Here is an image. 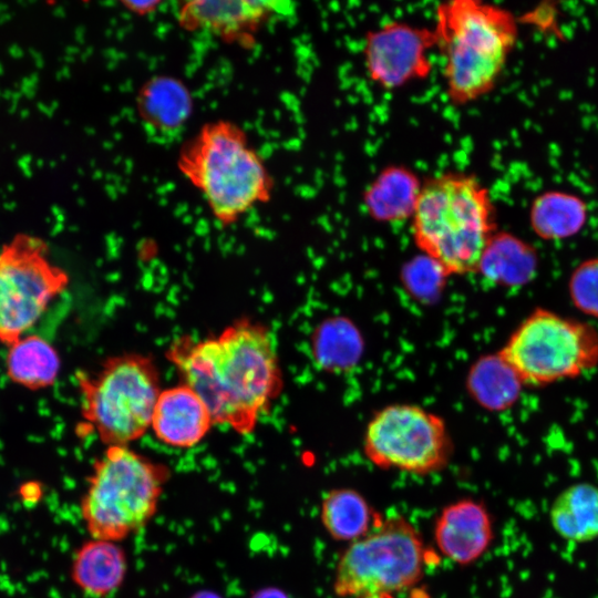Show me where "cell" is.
I'll list each match as a JSON object with an SVG mask.
<instances>
[{"instance_id": "cell-24", "label": "cell", "mask_w": 598, "mask_h": 598, "mask_svg": "<svg viewBox=\"0 0 598 598\" xmlns=\"http://www.w3.org/2000/svg\"><path fill=\"white\" fill-rule=\"evenodd\" d=\"M569 293L576 308L598 318V258L582 261L573 271Z\"/></svg>"}, {"instance_id": "cell-9", "label": "cell", "mask_w": 598, "mask_h": 598, "mask_svg": "<svg viewBox=\"0 0 598 598\" xmlns=\"http://www.w3.org/2000/svg\"><path fill=\"white\" fill-rule=\"evenodd\" d=\"M69 282L42 238L14 235L0 249V342L10 347L21 339Z\"/></svg>"}, {"instance_id": "cell-18", "label": "cell", "mask_w": 598, "mask_h": 598, "mask_svg": "<svg viewBox=\"0 0 598 598\" xmlns=\"http://www.w3.org/2000/svg\"><path fill=\"white\" fill-rule=\"evenodd\" d=\"M554 532L571 543H589L598 538V486L579 482L564 488L549 508Z\"/></svg>"}, {"instance_id": "cell-8", "label": "cell", "mask_w": 598, "mask_h": 598, "mask_svg": "<svg viewBox=\"0 0 598 598\" xmlns=\"http://www.w3.org/2000/svg\"><path fill=\"white\" fill-rule=\"evenodd\" d=\"M498 354L524 385H547L598 364V331L586 322L536 309Z\"/></svg>"}, {"instance_id": "cell-16", "label": "cell", "mask_w": 598, "mask_h": 598, "mask_svg": "<svg viewBox=\"0 0 598 598\" xmlns=\"http://www.w3.org/2000/svg\"><path fill=\"white\" fill-rule=\"evenodd\" d=\"M423 182L408 167H384L367 186L363 204L377 221L396 223L411 218Z\"/></svg>"}, {"instance_id": "cell-3", "label": "cell", "mask_w": 598, "mask_h": 598, "mask_svg": "<svg viewBox=\"0 0 598 598\" xmlns=\"http://www.w3.org/2000/svg\"><path fill=\"white\" fill-rule=\"evenodd\" d=\"M433 30L446 95L455 106L494 90L518 38L516 18L508 9L480 0L440 3Z\"/></svg>"}, {"instance_id": "cell-13", "label": "cell", "mask_w": 598, "mask_h": 598, "mask_svg": "<svg viewBox=\"0 0 598 598\" xmlns=\"http://www.w3.org/2000/svg\"><path fill=\"white\" fill-rule=\"evenodd\" d=\"M433 537L441 555L460 566H467L489 549L494 523L482 501L461 498L441 509L434 522Z\"/></svg>"}, {"instance_id": "cell-19", "label": "cell", "mask_w": 598, "mask_h": 598, "mask_svg": "<svg viewBox=\"0 0 598 598\" xmlns=\"http://www.w3.org/2000/svg\"><path fill=\"white\" fill-rule=\"evenodd\" d=\"M380 519L367 498L354 488H332L320 504L321 524L337 542L350 544L362 538Z\"/></svg>"}, {"instance_id": "cell-10", "label": "cell", "mask_w": 598, "mask_h": 598, "mask_svg": "<svg viewBox=\"0 0 598 598\" xmlns=\"http://www.w3.org/2000/svg\"><path fill=\"white\" fill-rule=\"evenodd\" d=\"M363 452L379 468L427 475L447 465L452 441L440 415L420 405L394 403L368 422Z\"/></svg>"}, {"instance_id": "cell-23", "label": "cell", "mask_w": 598, "mask_h": 598, "mask_svg": "<svg viewBox=\"0 0 598 598\" xmlns=\"http://www.w3.org/2000/svg\"><path fill=\"white\" fill-rule=\"evenodd\" d=\"M470 384L473 396L484 408L491 410L512 406L524 385L498 353L476 362L470 377Z\"/></svg>"}, {"instance_id": "cell-20", "label": "cell", "mask_w": 598, "mask_h": 598, "mask_svg": "<svg viewBox=\"0 0 598 598\" xmlns=\"http://www.w3.org/2000/svg\"><path fill=\"white\" fill-rule=\"evenodd\" d=\"M60 357L44 338L29 334L9 347L6 368L10 380L29 390H40L55 383Z\"/></svg>"}, {"instance_id": "cell-1", "label": "cell", "mask_w": 598, "mask_h": 598, "mask_svg": "<svg viewBox=\"0 0 598 598\" xmlns=\"http://www.w3.org/2000/svg\"><path fill=\"white\" fill-rule=\"evenodd\" d=\"M166 358L205 402L214 423L241 435L255 431L282 390L275 337L248 318L235 320L217 338L178 337Z\"/></svg>"}, {"instance_id": "cell-2", "label": "cell", "mask_w": 598, "mask_h": 598, "mask_svg": "<svg viewBox=\"0 0 598 598\" xmlns=\"http://www.w3.org/2000/svg\"><path fill=\"white\" fill-rule=\"evenodd\" d=\"M411 225L415 245L442 274L477 271L496 234L492 195L474 175L437 174L423 182Z\"/></svg>"}, {"instance_id": "cell-11", "label": "cell", "mask_w": 598, "mask_h": 598, "mask_svg": "<svg viewBox=\"0 0 598 598\" xmlns=\"http://www.w3.org/2000/svg\"><path fill=\"white\" fill-rule=\"evenodd\" d=\"M434 49L433 28L402 21L386 22L365 34L362 56L367 75L385 91L402 89L429 76Z\"/></svg>"}, {"instance_id": "cell-5", "label": "cell", "mask_w": 598, "mask_h": 598, "mask_svg": "<svg viewBox=\"0 0 598 598\" xmlns=\"http://www.w3.org/2000/svg\"><path fill=\"white\" fill-rule=\"evenodd\" d=\"M168 468L128 445H109L95 460L81 515L92 538L120 542L155 515Z\"/></svg>"}, {"instance_id": "cell-22", "label": "cell", "mask_w": 598, "mask_h": 598, "mask_svg": "<svg viewBox=\"0 0 598 598\" xmlns=\"http://www.w3.org/2000/svg\"><path fill=\"white\" fill-rule=\"evenodd\" d=\"M537 268V254L528 243L507 233L492 238L480 269L491 280L507 286L528 282Z\"/></svg>"}, {"instance_id": "cell-21", "label": "cell", "mask_w": 598, "mask_h": 598, "mask_svg": "<svg viewBox=\"0 0 598 598\" xmlns=\"http://www.w3.org/2000/svg\"><path fill=\"white\" fill-rule=\"evenodd\" d=\"M587 217V205L579 196L558 190L538 195L529 210L530 226L544 240H560L576 235L585 226Z\"/></svg>"}, {"instance_id": "cell-14", "label": "cell", "mask_w": 598, "mask_h": 598, "mask_svg": "<svg viewBox=\"0 0 598 598\" xmlns=\"http://www.w3.org/2000/svg\"><path fill=\"white\" fill-rule=\"evenodd\" d=\"M214 420L202 398L181 383L161 391L151 429L156 439L176 448L197 445L210 431Z\"/></svg>"}, {"instance_id": "cell-6", "label": "cell", "mask_w": 598, "mask_h": 598, "mask_svg": "<svg viewBox=\"0 0 598 598\" xmlns=\"http://www.w3.org/2000/svg\"><path fill=\"white\" fill-rule=\"evenodd\" d=\"M82 417L109 445H128L151 427L161 393L153 358L124 353L106 358L94 373L78 372Z\"/></svg>"}, {"instance_id": "cell-12", "label": "cell", "mask_w": 598, "mask_h": 598, "mask_svg": "<svg viewBox=\"0 0 598 598\" xmlns=\"http://www.w3.org/2000/svg\"><path fill=\"white\" fill-rule=\"evenodd\" d=\"M280 4L250 0L185 1L177 9V20L188 31L247 44L252 43L258 30L280 12Z\"/></svg>"}, {"instance_id": "cell-4", "label": "cell", "mask_w": 598, "mask_h": 598, "mask_svg": "<svg viewBox=\"0 0 598 598\" xmlns=\"http://www.w3.org/2000/svg\"><path fill=\"white\" fill-rule=\"evenodd\" d=\"M182 174L223 226L236 223L272 194V177L245 131L228 121L205 124L183 147Z\"/></svg>"}, {"instance_id": "cell-15", "label": "cell", "mask_w": 598, "mask_h": 598, "mask_svg": "<svg viewBox=\"0 0 598 598\" xmlns=\"http://www.w3.org/2000/svg\"><path fill=\"white\" fill-rule=\"evenodd\" d=\"M127 559L116 542L91 538L75 551L71 565L74 585L90 598H106L123 584Z\"/></svg>"}, {"instance_id": "cell-25", "label": "cell", "mask_w": 598, "mask_h": 598, "mask_svg": "<svg viewBox=\"0 0 598 598\" xmlns=\"http://www.w3.org/2000/svg\"><path fill=\"white\" fill-rule=\"evenodd\" d=\"M123 6L130 12L138 16H148L157 10L159 1H123Z\"/></svg>"}, {"instance_id": "cell-17", "label": "cell", "mask_w": 598, "mask_h": 598, "mask_svg": "<svg viewBox=\"0 0 598 598\" xmlns=\"http://www.w3.org/2000/svg\"><path fill=\"white\" fill-rule=\"evenodd\" d=\"M140 117L153 132L172 135L187 122L192 112V95L177 79L155 76L140 90L137 96Z\"/></svg>"}, {"instance_id": "cell-7", "label": "cell", "mask_w": 598, "mask_h": 598, "mask_svg": "<svg viewBox=\"0 0 598 598\" xmlns=\"http://www.w3.org/2000/svg\"><path fill=\"white\" fill-rule=\"evenodd\" d=\"M425 565L417 529L406 517L391 515L341 554L333 592L339 598H399L422 580Z\"/></svg>"}, {"instance_id": "cell-26", "label": "cell", "mask_w": 598, "mask_h": 598, "mask_svg": "<svg viewBox=\"0 0 598 598\" xmlns=\"http://www.w3.org/2000/svg\"><path fill=\"white\" fill-rule=\"evenodd\" d=\"M190 598H221V597L210 591H200L193 595Z\"/></svg>"}]
</instances>
